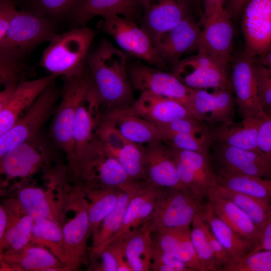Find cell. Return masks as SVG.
<instances>
[{
    "label": "cell",
    "instance_id": "cell-32",
    "mask_svg": "<svg viewBox=\"0 0 271 271\" xmlns=\"http://www.w3.org/2000/svg\"><path fill=\"white\" fill-rule=\"evenodd\" d=\"M142 181H132L120 187L114 208L102 221L89 249L90 259L103 249L120 229L128 203L139 188Z\"/></svg>",
    "mask_w": 271,
    "mask_h": 271
},
{
    "label": "cell",
    "instance_id": "cell-9",
    "mask_svg": "<svg viewBox=\"0 0 271 271\" xmlns=\"http://www.w3.org/2000/svg\"><path fill=\"white\" fill-rule=\"evenodd\" d=\"M172 73L191 89H232L227 67L198 52L181 59Z\"/></svg>",
    "mask_w": 271,
    "mask_h": 271
},
{
    "label": "cell",
    "instance_id": "cell-50",
    "mask_svg": "<svg viewBox=\"0 0 271 271\" xmlns=\"http://www.w3.org/2000/svg\"><path fill=\"white\" fill-rule=\"evenodd\" d=\"M150 268L153 271H194L178 258L155 246Z\"/></svg>",
    "mask_w": 271,
    "mask_h": 271
},
{
    "label": "cell",
    "instance_id": "cell-23",
    "mask_svg": "<svg viewBox=\"0 0 271 271\" xmlns=\"http://www.w3.org/2000/svg\"><path fill=\"white\" fill-rule=\"evenodd\" d=\"M56 76L50 74L34 80L21 81L7 103L0 108V135L22 117Z\"/></svg>",
    "mask_w": 271,
    "mask_h": 271
},
{
    "label": "cell",
    "instance_id": "cell-25",
    "mask_svg": "<svg viewBox=\"0 0 271 271\" xmlns=\"http://www.w3.org/2000/svg\"><path fill=\"white\" fill-rule=\"evenodd\" d=\"M142 13L143 0H80L70 17L79 27L98 16L119 15L136 22Z\"/></svg>",
    "mask_w": 271,
    "mask_h": 271
},
{
    "label": "cell",
    "instance_id": "cell-24",
    "mask_svg": "<svg viewBox=\"0 0 271 271\" xmlns=\"http://www.w3.org/2000/svg\"><path fill=\"white\" fill-rule=\"evenodd\" d=\"M146 180L163 188L189 190L181 183L176 164L166 145L161 141L147 144Z\"/></svg>",
    "mask_w": 271,
    "mask_h": 271
},
{
    "label": "cell",
    "instance_id": "cell-49",
    "mask_svg": "<svg viewBox=\"0 0 271 271\" xmlns=\"http://www.w3.org/2000/svg\"><path fill=\"white\" fill-rule=\"evenodd\" d=\"M160 139L166 135L179 133H203L208 129L202 122L193 117L175 120L167 124L157 125Z\"/></svg>",
    "mask_w": 271,
    "mask_h": 271
},
{
    "label": "cell",
    "instance_id": "cell-48",
    "mask_svg": "<svg viewBox=\"0 0 271 271\" xmlns=\"http://www.w3.org/2000/svg\"><path fill=\"white\" fill-rule=\"evenodd\" d=\"M259 100L262 113L271 116V69L255 59Z\"/></svg>",
    "mask_w": 271,
    "mask_h": 271
},
{
    "label": "cell",
    "instance_id": "cell-54",
    "mask_svg": "<svg viewBox=\"0 0 271 271\" xmlns=\"http://www.w3.org/2000/svg\"><path fill=\"white\" fill-rule=\"evenodd\" d=\"M106 247L109 249L116 259L117 271H132L126 258L122 237L115 238Z\"/></svg>",
    "mask_w": 271,
    "mask_h": 271
},
{
    "label": "cell",
    "instance_id": "cell-18",
    "mask_svg": "<svg viewBox=\"0 0 271 271\" xmlns=\"http://www.w3.org/2000/svg\"><path fill=\"white\" fill-rule=\"evenodd\" d=\"M201 25L189 14L177 25L152 38L166 64L174 66L185 53L197 50Z\"/></svg>",
    "mask_w": 271,
    "mask_h": 271
},
{
    "label": "cell",
    "instance_id": "cell-35",
    "mask_svg": "<svg viewBox=\"0 0 271 271\" xmlns=\"http://www.w3.org/2000/svg\"><path fill=\"white\" fill-rule=\"evenodd\" d=\"M87 195L88 215L90 231L94 237L104 218L115 207L121 189L99 186H82L81 189Z\"/></svg>",
    "mask_w": 271,
    "mask_h": 271
},
{
    "label": "cell",
    "instance_id": "cell-40",
    "mask_svg": "<svg viewBox=\"0 0 271 271\" xmlns=\"http://www.w3.org/2000/svg\"><path fill=\"white\" fill-rule=\"evenodd\" d=\"M31 243L47 248L64 263L62 226L59 222L47 218L35 220Z\"/></svg>",
    "mask_w": 271,
    "mask_h": 271
},
{
    "label": "cell",
    "instance_id": "cell-2",
    "mask_svg": "<svg viewBox=\"0 0 271 271\" xmlns=\"http://www.w3.org/2000/svg\"><path fill=\"white\" fill-rule=\"evenodd\" d=\"M96 34L95 31L85 26L57 34L44 49L39 65L57 77L71 76L81 72L86 66Z\"/></svg>",
    "mask_w": 271,
    "mask_h": 271
},
{
    "label": "cell",
    "instance_id": "cell-1",
    "mask_svg": "<svg viewBox=\"0 0 271 271\" xmlns=\"http://www.w3.org/2000/svg\"><path fill=\"white\" fill-rule=\"evenodd\" d=\"M86 65L101 107L129 105L134 102L124 52L103 39L89 53Z\"/></svg>",
    "mask_w": 271,
    "mask_h": 271
},
{
    "label": "cell",
    "instance_id": "cell-4",
    "mask_svg": "<svg viewBox=\"0 0 271 271\" xmlns=\"http://www.w3.org/2000/svg\"><path fill=\"white\" fill-rule=\"evenodd\" d=\"M78 186L120 188L132 181L98 137L69 172Z\"/></svg>",
    "mask_w": 271,
    "mask_h": 271
},
{
    "label": "cell",
    "instance_id": "cell-19",
    "mask_svg": "<svg viewBox=\"0 0 271 271\" xmlns=\"http://www.w3.org/2000/svg\"><path fill=\"white\" fill-rule=\"evenodd\" d=\"M98 137L105 148L116 159L132 180H146L145 146L127 140L102 120Z\"/></svg>",
    "mask_w": 271,
    "mask_h": 271
},
{
    "label": "cell",
    "instance_id": "cell-16",
    "mask_svg": "<svg viewBox=\"0 0 271 271\" xmlns=\"http://www.w3.org/2000/svg\"><path fill=\"white\" fill-rule=\"evenodd\" d=\"M255 59L244 52L235 60L232 66L231 86L243 118L263 115L259 100Z\"/></svg>",
    "mask_w": 271,
    "mask_h": 271
},
{
    "label": "cell",
    "instance_id": "cell-30",
    "mask_svg": "<svg viewBox=\"0 0 271 271\" xmlns=\"http://www.w3.org/2000/svg\"><path fill=\"white\" fill-rule=\"evenodd\" d=\"M17 195L18 205L34 221L47 218L61 224L64 218L62 200H55L51 188L45 191L38 187L26 186L19 190Z\"/></svg>",
    "mask_w": 271,
    "mask_h": 271
},
{
    "label": "cell",
    "instance_id": "cell-27",
    "mask_svg": "<svg viewBox=\"0 0 271 271\" xmlns=\"http://www.w3.org/2000/svg\"><path fill=\"white\" fill-rule=\"evenodd\" d=\"M130 107L136 114L156 125L193 117L180 102L146 92H141Z\"/></svg>",
    "mask_w": 271,
    "mask_h": 271
},
{
    "label": "cell",
    "instance_id": "cell-29",
    "mask_svg": "<svg viewBox=\"0 0 271 271\" xmlns=\"http://www.w3.org/2000/svg\"><path fill=\"white\" fill-rule=\"evenodd\" d=\"M261 116L244 118L238 123H220L208 129V136L212 144L259 152L257 137Z\"/></svg>",
    "mask_w": 271,
    "mask_h": 271
},
{
    "label": "cell",
    "instance_id": "cell-44",
    "mask_svg": "<svg viewBox=\"0 0 271 271\" xmlns=\"http://www.w3.org/2000/svg\"><path fill=\"white\" fill-rule=\"evenodd\" d=\"M221 271H271V250H254Z\"/></svg>",
    "mask_w": 271,
    "mask_h": 271
},
{
    "label": "cell",
    "instance_id": "cell-21",
    "mask_svg": "<svg viewBox=\"0 0 271 271\" xmlns=\"http://www.w3.org/2000/svg\"><path fill=\"white\" fill-rule=\"evenodd\" d=\"M101 120L136 144L143 145L161 141L157 126L134 112L130 105L105 109Z\"/></svg>",
    "mask_w": 271,
    "mask_h": 271
},
{
    "label": "cell",
    "instance_id": "cell-45",
    "mask_svg": "<svg viewBox=\"0 0 271 271\" xmlns=\"http://www.w3.org/2000/svg\"><path fill=\"white\" fill-rule=\"evenodd\" d=\"M28 71L22 59L0 55V84L3 87L18 85L27 78Z\"/></svg>",
    "mask_w": 271,
    "mask_h": 271
},
{
    "label": "cell",
    "instance_id": "cell-31",
    "mask_svg": "<svg viewBox=\"0 0 271 271\" xmlns=\"http://www.w3.org/2000/svg\"><path fill=\"white\" fill-rule=\"evenodd\" d=\"M214 213L238 234L257 247L259 230L250 217L230 200L222 196L217 188L211 189L207 195Z\"/></svg>",
    "mask_w": 271,
    "mask_h": 271
},
{
    "label": "cell",
    "instance_id": "cell-56",
    "mask_svg": "<svg viewBox=\"0 0 271 271\" xmlns=\"http://www.w3.org/2000/svg\"><path fill=\"white\" fill-rule=\"evenodd\" d=\"M260 249L271 250V219L259 231L258 244L254 250Z\"/></svg>",
    "mask_w": 271,
    "mask_h": 271
},
{
    "label": "cell",
    "instance_id": "cell-26",
    "mask_svg": "<svg viewBox=\"0 0 271 271\" xmlns=\"http://www.w3.org/2000/svg\"><path fill=\"white\" fill-rule=\"evenodd\" d=\"M2 268L12 270H66L65 264L47 248L30 243L16 251L1 252Z\"/></svg>",
    "mask_w": 271,
    "mask_h": 271
},
{
    "label": "cell",
    "instance_id": "cell-55",
    "mask_svg": "<svg viewBox=\"0 0 271 271\" xmlns=\"http://www.w3.org/2000/svg\"><path fill=\"white\" fill-rule=\"evenodd\" d=\"M99 257V264L92 265V270L97 271H117V263L112 252L107 247H105L97 254L90 259Z\"/></svg>",
    "mask_w": 271,
    "mask_h": 271
},
{
    "label": "cell",
    "instance_id": "cell-46",
    "mask_svg": "<svg viewBox=\"0 0 271 271\" xmlns=\"http://www.w3.org/2000/svg\"><path fill=\"white\" fill-rule=\"evenodd\" d=\"M215 105V94L206 89H192L188 109L196 119L206 122Z\"/></svg>",
    "mask_w": 271,
    "mask_h": 271
},
{
    "label": "cell",
    "instance_id": "cell-6",
    "mask_svg": "<svg viewBox=\"0 0 271 271\" xmlns=\"http://www.w3.org/2000/svg\"><path fill=\"white\" fill-rule=\"evenodd\" d=\"M203 199L190 190L163 188L153 213L143 225L152 233L165 229L190 227L204 205Z\"/></svg>",
    "mask_w": 271,
    "mask_h": 271
},
{
    "label": "cell",
    "instance_id": "cell-12",
    "mask_svg": "<svg viewBox=\"0 0 271 271\" xmlns=\"http://www.w3.org/2000/svg\"><path fill=\"white\" fill-rule=\"evenodd\" d=\"M51 147L40 133L13 148L1 158V173L9 179L24 178L49 162Z\"/></svg>",
    "mask_w": 271,
    "mask_h": 271
},
{
    "label": "cell",
    "instance_id": "cell-15",
    "mask_svg": "<svg viewBox=\"0 0 271 271\" xmlns=\"http://www.w3.org/2000/svg\"><path fill=\"white\" fill-rule=\"evenodd\" d=\"M75 205L76 215L62 226L65 267L77 270L88 264L87 241L91 234L88 215V202L80 194Z\"/></svg>",
    "mask_w": 271,
    "mask_h": 271
},
{
    "label": "cell",
    "instance_id": "cell-43",
    "mask_svg": "<svg viewBox=\"0 0 271 271\" xmlns=\"http://www.w3.org/2000/svg\"><path fill=\"white\" fill-rule=\"evenodd\" d=\"M214 90L215 105L206 122L211 125L216 123L232 122L236 101L231 93L232 89L219 88Z\"/></svg>",
    "mask_w": 271,
    "mask_h": 271
},
{
    "label": "cell",
    "instance_id": "cell-39",
    "mask_svg": "<svg viewBox=\"0 0 271 271\" xmlns=\"http://www.w3.org/2000/svg\"><path fill=\"white\" fill-rule=\"evenodd\" d=\"M219 193L234 202L252 220L259 231L271 219V200L260 199L217 185Z\"/></svg>",
    "mask_w": 271,
    "mask_h": 271
},
{
    "label": "cell",
    "instance_id": "cell-57",
    "mask_svg": "<svg viewBox=\"0 0 271 271\" xmlns=\"http://www.w3.org/2000/svg\"><path fill=\"white\" fill-rule=\"evenodd\" d=\"M225 0H202L203 11L201 17H206L225 9Z\"/></svg>",
    "mask_w": 271,
    "mask_h": 271
},
{
    "label": "cell",
    "instance_id": "cell-53",
    "mask_svg": "<svg viewBox=\"0 0 271 271\" xmlns=\"http://www.w3.org/2000/svg\"><path fill=\"white\" fill-rule=\"evenodd\" d=\"M18 10L12 0L0 1V42L5 38Z\"/></svg>",
    "mask_w": 271,
    "mask_h": 271
},
{
    "label": "cell",
    "instance_id": "cell-38",
    "mask_svg": "<svg viewBox=\"0 0 271 271\" xmlns=\"http://www.w3.org/2000/svg\"><path fill=\"white\" fill-rule=\"evenodd\" d=\"M218 185L254 197L271 200V179L262 178L219 171Z\"/></svg>",
    "mask_w": 271,
    "mask_h": 271
},
{
    "label": "cell",
    "instance_id": "cell-33",
    "mask_svg": "<svg viewBox=\"0 0 271 271\" xmlns=\"http://www.w3.org/2000/svg\"><path fill=\"white\" fill-rule=\"evenodd\" d=\"M155 246L183 261L194 271H201L191 239L190 227L165 229L155 232Z\"/></svg>",
    "mask_w": 271,
    "mask_h": 271
},
{
    "label": "cell",
    "instance_id": "cell-34",
    "mask_svg": "<svg viewBox=\"0 0 271 271\" xmlns=\"http://www.w3.org/2000/svg\"><path fill=\"white\" fill-rule=\"evenodd\" d=\"M203 219L211 231L232 256L233 261L240 259L255 249V245L241 236L215 215L207 202L201 210Z\"/></svg>",
    "mask_w": 271,
    "mask_h": 271
},
{
    "label": "cell",
    "instance_id": "cell-28",
    "mask_svg": "<svg viewBox=\"0 0 271 271\" xmlns=\"http://www.w3.org/2000/svg\"><path fill=\"white\" fill-rule=\"evenodd\" d=\"M162 189L147 181H142L128 203L120 229L110 242L142 226L153 213Z\"/></svg>",
    "mask_w": 271,
    "mask_h": 271
},
{
    "label": "cell",
    "instance_id": "cell-60",
    "mask_svg": "<svg viewBox=\"0 0 271 271\" xmlns=\"http://www.w3.org/2000/svg\"><path fill=\"white\" fill-rule=\"evenodd\" d=\"M259 58L261 64L271 69V47Z\"/></svg>",
    "mask_w": 271,
    "mask_h": 271
},
{
    "label": "cell",
    "instance_id": "cell-8",
    "mask_svg": "<svg viewBox=\"0 0 271 271\" xmlns=\"http://www.w3.org/2000/svg\"><path fill=\"white\" fill-rule=\"evenodd\" d=\"M55 80L40 94L28 111L6 132L0 135V158L17 145L40 133V129L55 112L61 90Z\"/></svg>",
    "mask_w": 271,
    "mask_h": 271
},
{
    "label": "cell",
    "instance_id": "cell-36",
    "mask_svg": "<svg viewBox=\"0 0 271 271\" xmlns=\"http://www.w3.org/2000/svg\"><path fill=\"white\" fill-rule=\"evenodd\" d=\"M152 232L144 225L122 237L126 258L132 271H149L155 247ZM118 238V237H117Z\"/></svg>",
    "mask_w": 271,
    "mask_h": 271
},
{
    "label": "cell",
    "instance_id": "cell-11",
    "mask_svg": "<svg viewBox=\"0 0 271 271\" xmlns=\"http://www.w3.org/2000/svg\"><path fill=\"white\" fill-rule=\"evenodd\" d=\"M128 74L134 89L177 100L188 109L192 89L172 73L137 62L129 66Z\"/></svg>",
    "mask_w": 271,
    "mask_h": 271
},
{
    "label": "cell",
    "instance_id": "cell-13",
    "mask_svg": "<svg viewBox=\"0 0 271 271\" xmlns=\"http://www.w3.org/2000/svg\"><path fill=\"white\" fill-rule=\"evenodd\" d=\"M166 145L182 184L194 195L207 198L208 191L218 185L216 175L210 163V156Z\"/></svg>",
    "mask_w": 271,
    "mask_h": 271
},
{
    "label": "cell",
    "instance_id": "cell-37",
    "mask_svg": "<svg viewBox=\"0 0 271 271\" xmlns=\"http://www.w3.org/2000/svg\"><path fill=\"white\" fill-rule=\"evenodd\" d=\"M11 212H7V226L4 238L0 241L1 252L19 250L31 243L34 219L21 209L17 201Z\"/></svg>",
    "mask_w": 271,
    "mask_h": 271
},
{
    "label": "cell",
    "instance_id": "cell-47",
    "mask_svg": "<svg viewBox=\"0 0 271 271\" xmlns=\"http://www.w3.org/2000/svg\"><path fill=\"white\" fill-rule=\"evenodd\" d=\"M80 0H33L34 12L47 18L70 17Z\"/></svg>",
    "mask_w": 271,
    "mask_h": 271
},
{
    "label": "cell",
    "instance_id": "cell-58",
    "mask_svg": "<svg viewBox=\"0 0 271 271\" xmlns=\"http://www.w3.org/2000/svg\"><path fill=\"white\" fill-rule=\"evenodd\" d=\"M249 0H228V6L226 9L231 14L242 12Z\"/></svg>",
    "mask_w": 271,
    "mask_h": 271
},
{
    "label": "cell",
    "instance_id": "cell-59",
    "mask_svg": "<svg viewBox=\"0 0 271 271\" xmlns=\"http://www.w3.org/2000/svg\"><path fill=\"white\" fill-rule=\"evenodd\" d=\"M8 223V217L6 210L3 206H0V241L2 240L5 235Z\"/></svg>",
    "mask_w": 271,
    "mask_h": 271
},
{
    "label": "cell",
    "instance_id": "cell-20",
    "mask_svg": "<svg viewBox=\"0 0 271 271\" xmlns=\"http://www.w3.org/2000/svg\"><path fill=\"white\" fill-rule=\"evenodd\" d=\"M219 171L271 179V160L259 152L215 144Z\"/></svg>",
    "mask_w": 271,
    "mask_h": 271
},
{
    "label": "cell",
    "instance_id": "cell-41",
    "mask_svg": "<svg viewBox=\"0 0 271 271\" xmlns=\"http://www.w3.org/2000/svg\"><path fill=\"white\" fill-rule=\"evenodd\" d=\"M201 211L196 214L191 224V241L200 263L201 271L218 270V266L207 236L206 223Z\"/></svg>",
    "mask_w": 271,
    "mask_h": 271
},
{
    "label": "cell",
    "instance_id": "cell-42",
    "mask_svg": "<svg viewBox=\"0 0 271 271\" xmlns=\"http://www.w3.org/2000/svg\"><path fill=\"white\" fill-rule=\"evenodd\" d=\"M161 141L175 148L210 156L212 143L207 131L203 133H179L164 136Z\"/></svg>",
    "mask_w": 271,
    "mask_h": 271
},
{
    "label": "cell",
    "instance_id": "cell-3",
    "mask_svg": "<svg viewBox=\"0 0 271 271\" xmlns=\"http://www.w3.org/2000/svg\"><path fill=\"white\" fill-rule=\"evenodd\" d=\"M62 77L60 101L55 111L50 133L55 144L66 154L69 161L73 153L74 123L79 106L90 91L93 81L87 65L76 74Z\"/></svg>",
    "mask_w": 271,
    "mask_h": 271
},
{
    "label": "cell",
    "instance_id": "cell-14",
    "mask_svg": "<svg viewBox=\"0 0 271 271\" xmlns=\"http://www.w3.org/2000/svg\"><path fill=\"white\" fill-rule=\"evenodd\" d=\"M242 12L244 52L260 57L271 47V0H249Z\"/></svg>",
    "mask_w": 271,
    "mask_h": 271
},
{
    "label": "cell",
    "instance_id": "cell-52",
    "mask_svg": "<svg viewBox=\"0 0 271 271\" xmlns=\"http://www.w3.org/2000/svg\"><path fill=\"white\" fill-rule=\"evenodd\" d=\"M205 223V229L210 246L218 266V270L221 271L223 268L233 262V259L214 236L207 223Z\"/></svg>",
    "mask_w": 271,
    "mask_h": 271
},
{
    "label": "cell",
    "instance_id": "cell-17",
    "mask_svg": "<svg viewBox=\"0 0 271 271\" xmlns=\"http://www.w3.org/2000/svg\"><path fill=\"white\" fill-rule=\"evenodd\" d=\"M95 89L90 91L79 106L72 130L73 153L69 161V172L79 162L98 137L102 111Z\"/></svg>",
    "mask_w": 271,
    "mask_h": 271
},
{
    "label": "cell",
    "instance_id": "cell-22",
    "mask_svg": "<svg viewBox=\"0 0 271 271\" xmlns=\"http://www.w3.org/2000/svg\"><path fill=\"white\" fill-rule=\"evenodd\" d=\"M190 0H143L142 27L151 39L190 14Z\"/></svg>",
    "mask_w": 271,
    "mask_h": 271
},
{
    "label": "cell",
    "instance_id": "cell-7",
    "mask_svg": "<svg viewBox=\"0 0 271 271\" xmlns=\"http://www.w3.org/2000/svg\"><path fill=\"white\" fill-rule=\"evenodd\" d=\"M101 18L97 27L111 37L124 52L162 70L167 68L150 36L136 22L116 15Z\"/></svg>",
    "mask_w": 271,
    "mask_h": 271
},
{
    "label": "cell",
    "instance_id": "cell-51",
    "mask_svg": "<svg viewBox=\"0 0 271 271\" xmlns=\"http://www.w3.org/2000/svg\"><path fill=\"white\" fill-rule=\"evenodd\" d=\"M257 149L271 160V116L263 115L258 128Z\"/></svg>",
    "mask_w": 271,
    "mask_h": 271
},
{
    "label": "cell",
    "instance_id": "cell-10",
    "mask_svg": "<svg viewBox=\"0 0 271 271\" xmlns=\"http://www.w3.org/2000/svg\"><path fill=\"white\" fill-rule=\"evenodd\" d=\"M201 29L197 52L228 66L231 58L234 30L231 14L225 8L199 22Z\"/></svg>",
    "mask_w": 271,
    "mask_h": 271
},
{
    "label": "cell",
    "instance_id": "cell-5",
    "mask_svg": "<svg viewBox=\"0 0 271 271\" xmlns=\"http://www.w3.org/2000/svg\"><path fill=\"white\" fill-rule=\"evenodd\" d=\"M57 34L51 19L34 12L18 11L0 42V55L23 59L36 46L50 42Z\"/></svg>",
    "mask_w": 271,
    "mask_h": 271
}]
</instances>
